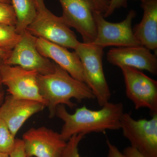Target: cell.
<instances>
[{
    "label": "cell",
    "instance_id": "7a4b0ae2",
    "mask_svg": "<svg viewBox=\"0 0 157 157\" xmlns=\"http://www.w3.org/2000/svg\"><path fill=\"white\" fill-rule=\"evenodd\" d=\"M37 81L40 94L47 103L50 118L55 116L58 105H67L71 109L74 108L76 104L71 101L72 99L78 102L95 99L87 85L73 78L56 64L53 73L46 75L38 74Z\"/></svg>",
    "mask_w": 157,
    "mask_h": 157
},
{
    "label": "cell",
    "instance_id": "2e32d148",
    "mask_svg": "<svg viewBox=\"0 0 157 157\" xmlns=\"http://www.w3.org/2000/svg\"><path fill=\"white\" fill-rule=\"evenodd\" d=\"M16 14V32L21 35L33 21L37 14L36 6L34 0H10Z\"/></svg>",
    "mask_w": 157,
    "mask_h": 157
},
{
    "label": "cell",
    "instance_id": "e0dca14e",
    "mask_svg": "<svg viewBox=\"0 0 157 157\" xmlns=\"http://www.w3.org/2000/svg\"><path fill=\"white\" fill-rule=\"evenodd\" d=\"M21 35L16 32L14 26L0 24V56L4 60L20 41Z\"/></svg>",
    "mask_w": 157,
    "mask_h": 157
},
{
    "label": "cell",
    "instance_id": "52a82bcc",
    "mask_svg": "<svg viewBox=\"0 0 157 157\" xmlns=\"http://www.w3.org/2000/svg\"><path fill=\"white\" fill-rule=\"evenodd\" d=\"M123 75L127 97L135 109H149L157 113V81L147 76L141 70L131 67H119Z\"/></svg>",
    "mask_w": 157,
    "mask_h": 157
},
{
    "label": "cell",
    "instance_id": "ba28073f",
    "mask_svg": "<svg viewBox=\"0 0 157 157\" xmlns=\"http://www.w3.org/2000/svg\"><path fill=\"white\" fill-rule=\"evenodd\" d=\"M37 38L27 31H24L20 41L4 60V63L34 70L41 75L53 73L55 70V63L39 53L36 46Z\"/></svg>",
    "mask_w": 157,
    "mask_h": 157
},
{
    "label": "cell",
    "instance_id": "4316f807",
    "mask_svg": "<svg viewBox=\"0 0 157 157\" xmlns=\"http://www.w3.org/2000/svg\"><path fill=\"white\" fill-rule=\"evenodd\" d=\"M36 4L37 11L39 12L45 11L47 9L45 7L44 0H34Z\"/></svg>",
    "mask_w": 157,
    "mask_h": 157
},
{
    "label": "cell",
    "instance_id": "f546056e",
    "mask_svg": "<svg viewBox=\"0 0 157 157\" xmlns=\"http://www.w3.org/2000/svg\"><path fill=\"white\" fill-rule=\"evenodd\" d=\"M133 1H139L141 2H143L144 1H145V0H133Z\"/></svg>",
    "mask_w": 157,
    "mask_h": 157
},
{
    "label": "cell",
    "instance_id": "4fadbf2b",
    "mask_svg": "<svg viewBox=\"0 0 157 157\" xmlns=\"http://www.w3.org/2000/svg\"><path fill=\"white\" fill-rule=\"evenodd\" d=\"M46 107L39 101L17 99L9 95L5 98L0 107V119L15 137L26 121Z\"/></svg>",
    "mask_w": 157,
    "mask_h": 157
},
{
    "label": "cell",
    "instance_id": "ffe728a7",
    "mask_svg": "<svg viewBox=\"0 0 157 157\" xmlns=\"http://www.w3.org/2000/svg\"><path fill=\"white\" fill-rule=\"evenodd\" d=\"M16 14L11 4L0 3V24L15 26Z\"/></svg>",
    "mask_w": 157,
    "mask_h": 157
},
{
    "label": "cell",
    "instance_id": "44dd1931",
    "mask_svg": "<svg viewBox=\"0 0 157 157\" xmlns=\"http://www.w3.org/2000/svg\"><path fill=\"white\" fill-rule=\"evenodd\" d=\"M128 7V0H109V7L103 15L104 17H109L116 9Z\"/></svg>",
    "mask_w": 157,
    "mask_h": 157
},
{
    "label": "cell",
    "instance_id": "9c48e42d",
    "mask_svg": "<svg viewBox=\"0 0 157 157\" xmlns=\"http://www.w3.org/2000/svg\"><path fill=\"white\" fill-rule=\"evenodd\" d=\"M63 9L61 17L69 27L75 29L82 37L83 42L92 43L97 36L94 17L96 10L91 0H58Z\"/></svg>",
    "mask_w": 157,
    "mask_h": 157
},
{
    "label": "cell",
    "instance_id": "d6986e66",
    "mask_svg": "<svg viewBox=\"0 0 157 157\" xmlns=\"http://www.w3.org/2000/svg\"><path fill=\"white\" fill-rule=\"evenodd\" d=\"M85 135L82 134L73 135L68 140L66 146L59 157H81L78 152V145Z\"/></svg>",
    "mask_w": 157,
    "mask_h": 157
},
{
    "label": "cell",
    "instance_id": "8992f818",
    "mask_svg": "<svg viewBox=\"0 0 157 157\" xmlns=\"http://www.w3.org/2000/svg\"><path fill=\"white\" fill-rule=\"evenodd\" d=\"M26 30L37 38H42L66 48L74 49L79 41L75 33L63 21L48 9L37 12L36 18Z\"/></svg>",
    "mask_w": 157,
    "mask_h": 157
},
{
    "label": "cell",
    "instance_id": "277c9868",
    "mask_svg": "<svg viewBox=\"0 0 157 157\" xmlns=\"http://www.w3.org/2000/svg\"><path fill=\"white\" fill-rule=\"evenodd\" d=\"M136 16V11L131 10L123 21L112 23L106 20L101 12L94 10L97 36L92 44L103 48L111 46L124 47L140 45L132 28V21Z\"/></svg>",
    "mask_w": 157,
    "mask_h": 157
},
{
    "label": "cell",
    "instance_id": "ac0fdd59",
    "mask_svg": "<svg viewBox=\"0 0 157 157\" xmlns=\"http://www.w3.org/2000/svg\"><path fill=\"white\" fill-rule=\"evenodd\" d=\"M15 138L6 124L0 119V152L10 155L15 146Z\"/></svg>",
    "mask_w": 157,
    "mask_h": 157
},
{
    "label": "cell",
    "instance_id": "7402d4cb",
    "mask_svg": "<svg viewBox=\"0 0 157 157\" xmlns=\"http://www.w3.org/2000/svg\"><path fill=\"white\" fill-rule=\"evenodd\" d=\"M9 156L10 157H26L22 139H15V146Z\"/></svg>",
    "mask_w": 157,
    "mask_h": 157
},
{
    "label": "cell",
    "instance_id": "5bb4252c",
    "mask_svg": "<svg viewBox=\"0 0 157 157\" xmlns=\"http://www.w3.org/2000/svg\"><path fill=\"white\" fill-rule=\"evenodd\" d=\"M36 46L42 56L53 60L73 78L85 82L82 64L75 52H70L65 47L40 38H37Z\"/></svg>",
    "mask_w": 157,
    "mask_h": 157
},
{
    "label": "cell",
    "instance_id": "3957f363",
    "mask_svg": "<svg viewBox=\"0 0 157 157\" xmlns=\"http://www.w3.org/2000/svg\"><path fill=\"white\" fill-rule=\"evenodd\" d=\"M104 49L92 43L80 42L75 49L82 64L85 83L101 107L109 102L111 95L103 70Z\"/></svg>",
    "mask_w": 157,
    "mask_h": 157
},
{
    "label": "cell",
    "instance_id": "8fae6325",
    "mask_svg": "<svg viewBox=\"0 0 157 157\" xmlns=\"http://www.w3.org/2000/svg\"><path fill=\"white\" fill-rule=\"evenodd\" d=\"M22 140L26 157H59L67 143L60 133L45 127L29 129Z\"/></svg>",
    "mask_w": 157,
    "mask_h": 157
},
{
    "label": "cell",
    "instance_id": "d4e9b609",
    "mask_svg": "<svg viewBox=\"0 0 157 157\" xmlns=\"http://www.w3.org/2000/svg\"><path fill=\"white\" fill-rule=\"evenodd\" d=\"M125 157H146L132 146L127 147L122 152Z\"/></svg>",
    "mask_w": 157,
    "mask_h": 157
},
{
    "label": "cell",
    "instance_id": "cb8c5ba5",
    "mask_svg": "<svg viewBox=\"0 0 157 157\" xmlns=\"http://www.w3.org/2000/svg\"><path fill=\"white\" fill-rule=\"evenodd\" d=\"M107 147H108V157H125L122 153L120 151L117 147L111 143L109 139L106 140Z\"/></svg>",
    "mask_w": 157,
    "mask_h": 157
},
{
    "label": "cell",
    "instance_id": "5b68a950",
    "mask_svg": "<svg viewBox=\"0 0 157 157\" xmlns=\"http://www.w3.org/2000/svg\"><path fill=\"white\" fill-rule=\"evenodd\" d=\"M150 120H135L124 113L121 129L131 145L146 157H157V113Z\"/></svg>",
    "mask_w": 157,
    "mask_h": 157
},
{
    "label": "cell",
    "instance_id": "9a60e30c",
    "mask_svg": "<svg viewBox=\"0 0 157 157\" xmlns=\"http://www.w3.org/2000/svg\"><path fill=\"white\" fill-rule=\"evenodd\" d=\"M141 7L143 18L134 27L133 33L140 45L157 53V0H145Z\"/></svg>",
    "mask_w": 157,
    "mask_h": 157
},
{
    "label": "cell",
    "instance_id": "484cf974",
    "mask_svg": "<svg viewBox=\"0 0 157 157\" xmlns=\"http://www.w3.org/2000/svg\"><path fill=\"white\" fill-rule=\"evenodd\" d=\"M4 64V59L0 56V107L2 105L5 98V91L3 88L1 76V67Z\"/></svg>",
    "mask_w": 157,
    "mask_h": 157
},
{
    "label": "cell",
    "instance_id": "83f0119b",
    "mask_svg": "<svg viewBox=\"0 0 157 157\" xmlns=\"http://www.w3.org/2000/svg\"><path fill=\"white\" fill-rule=\"evenodd\" d=\"M0 157H10L9 155L0 152Z\"/></svg>",
    "mask_w": 157,
    "mask_h": 157
},
{
    "label": "cell",
    "instance_id": "6da1fadb",
    "mask_svg": "<svg viewBox=\"0 0 157 157\" xmlns=\"http://www.w3.org/2000/svg\"><path fill=\"white\" fill-rule=\"evenodd\" d=\"M124 113L121 103L109 102L98 110L83 106L77 108L73 114L68 112L65 105H58L56 116L63 121L60 135L63 140L67 141L75 135H86L93 132L121 129V120Z\"/></svg>",
    "mask_w": 157,
    "mask_h": 157
},
{
    "label": "cell",
    "instance_id": "30bf717a",
    "mask_svg": "<svg viewBox=\"0 0 157 157\" xmlns=\"http://www.w3.org/2000/svg\"><path fill=\"white\" fill-rule=\"evenodd\" d=\"M38 72L29 70L17 66L3 64L1 76L3 85L6 86L9 94L17 99H25L47 103L42 98L38 83Z\"/></svg>",
    "mask_w": 157,
    "mask_h": 157
},
{
    "label": "cell",
    "instance_id": "603a6c76",
    "mask_svg": "<svg viewBox=\"0 0 157 157\" xmlns=\"http://www.w3.org/2000/svg\"><path fill=\"white\" fill-rule=\"evenodd\" d=\"M95 6L96 10L103 14L107 11L109 7V0H91Z\"/></svg>",
    "mask_w": 157,
    "mask_h": 157
},
{
    "label": "cell",
    "instance_id": "f1b7e54d",
    "mask_svg": "<svg viewBox=\"0 0 157 157\" xmlns=\"http://www.w3.org/2000/svg\"><path fill=\"white\" fill-rule=\"evenodd\" d=\"M0 3H8V4H11L10 0H0Z\"/></svg>",
    "mask_w": 157,
    "mask_h": 157
},
{
    "label": "cell",
    "instance_id": "7c38bea8",
    "mask_svg": "<svg viewBox=\"0 0 157 157\" xmlns=\"http://www.w3.org/2000/svg\"><path fill=\"white\" fill-rule=\"evenodd\" d=\"M156 56L148 48L140 45L111 48L108 51L107 57L109 63L119 67H131L156 75Z\"/></svg>",
    "mask_w": 157,
    "mask_h": 157
}]
</instances>
